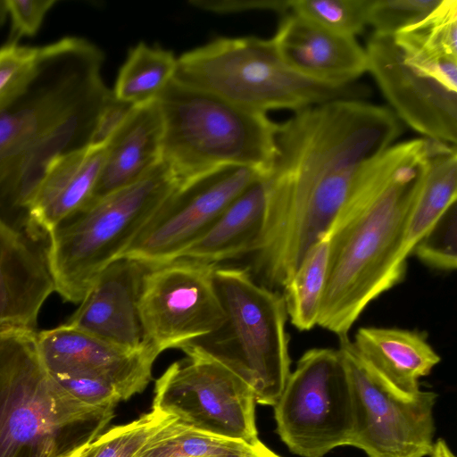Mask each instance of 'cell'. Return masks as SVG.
I'll return each instance as SVG.
<instances>
[{"label":"cell","mask_w":457,"mask_h":457,"mask_svg":"<svg viewBox=\"0 0 457 457\" xmlns=\"http://www.w3.org/2000/svg\"><path fill=\"white\" fill-rule=\"evenodd\" d=\"M400 134L391 110L361 99L312 105L278 124L275 159L262 177L264 224L245 266L258 283L283 287L330 228L361 168Z\"/></svg>","instance_id":"6da1fadb"},{"label":"cell","mask_w":457,"mask_h":457,"mask_svg":"<svg viewBox=\"0 0 457 457\" xmlns=\"http://www.w3.org/2000/svg\"><path fill=\"white\" fill-rule=\"evenodd\" d=\"M104 54L75 36L42 46L25 89L0 112V219L38 236L29 209L58 156L90 146L113 92L102 77Z\"/></svg>","instance_id":"7a4b0ae2"},{"label":"cell","mask_w":457,"mask_h":457,"mask_svg":"<svg viewBox=\"0 0 457 457\" xmlns=\"http://www.w3.org/2000/svg\"><path fill=\"white\" fill-rule=\"evenodd\" d=\"M431 140L393 144L367 162L327 231L329 252L317 325L338 337L367 306L403 281V237Z\"/></svg>","instance_id":"3957f363"},{"label":"cell","mask_w":457,"mask_h":457,"mask_svg":"<svg viewBox=\"0 0 457 457\" xmlns=\"http://www.w3.org/2000/svg\"><path fill=\"white\" fill-rule=\"evenodd\" d=\"M112 415L54 378L39 356L36 330H0V457H62L96 439Z\"/></svg>","instance_id":"277c9868"},{"label":"cell","mask_w":457,"mask_h":457,"mask_svg":"<svg viewBox=\"0 0 457 457\" xmlns=\"http://www.w3.org/2000/svg\"><path fill=\"white\" fill-rule=\"evenodd\" d=\"M162 161L179 185L227 166L270 170L278 124L266 113L231 104L174 79L157 99Z\"/></svg>","instance_id":"5b68a950"},{"label":"cell","mask_w":457,"mask_h":457,"mask_svg":"<svg viewBox=\"0 0 457 457\" xmlns=\"http://www.w3.org/2000/svg\"><path fill=\"white\" fill-rule=\"evenodd\" d=\"M178 186L162 161L137 181L87 204L59 223L48 235L47 261L62 299L79 303Z\"/></svg>","instance_id":"8992f818"},{"label":"cell","mask_w":457,"mask_h":457,"mask_svg":"<svg viewBox=\"0 0 457 457\" xmlns=\"http://www.w3.org/2000/svg\"><path fill=\"white\" fill-rule=\"evenodd\" d=\"M174 79L247 110L295 112L337 99H362L363 85L311 80L281 58L272 38L218 37L178 58Z\"/></svg>","instance_id":"52a82bcc"},{"label":"cell","mask_w":457,"mask_h":457,"mask_svg":"<svg viewBox=\"0 0 457 457\" xmlns=\"http://www.w3.org/2000/svg\"><path fill=\"white\" fill-rule=\"evenodd\" d=\"M213 280L225 322L187 345L228 365L253 388L256 403L273 406L291 372L283 296L258 283L245 266L216 264Z\"/></svg>","instance_id":"ba28073f"},{"label":"cell","mask_w":457,"mask_h":457,"mask_svg":"<svg viewBox=\"0 0 457 457\" xmlns=\"http://www.w3.org/2000/svg\"><path fill=\"white\" fill-rule=\"evenodd\" d=\"M273 407L277 433L291 453L323 457L350 445L354 401L339 351H306Z\"/></svg>","instance_id":"9c48e42d"},{"label":"cell","mask_w":457,"mask_h":457,"mask_svg":"<svg viewBox=\"0 0 457 457\" xmlns=\"http://www.w3.org/2000/svg\"><path fill=\"white\" fill-rule=\"evenodd\" d=\"M186 358L155 380L152 409L190 429L256 444L255 395L232 368L204 350L186 345Z\"/></svg>","instance_id":"30bf717a"},{"label":"cell","mask_w":457,"mask_h":457,"mask_svg":"<svg viewBox=\"0 0 457 457\" xmlns=\"http://www.w3.org/2000/svg\"><path fill=\"white\" fill-rule=\"evenodd\" d=\"M337 350L354 401L350 445L368 457H425L434 444V407L437 395L420 390L405 395L387 384L359 354L348 336Z\"/></svg>","instance_id":"8fae6325"},{"label":"cell","mask_w":457,"mask_h":457,"mask_svg":"<svg viewBox=\"0 0 457 457\" xmlns=\"http://www.w3.org/2000/svg\"><path fill=\"white\" fill-rule=\"evenodd\" d=\"M216 264L179 258L144 277L138 312L144 342L160 353L218 330L226 315L218 296Z\"/></svg>","instance_id":"7c38bea8"},{"label":"cell","mask_w":457,"mask_h":457,"mask_svg":"<svg viewBox=\"0 0 457 457\" xmlns=\"http://www.w3.org/2000/svg\"><path fill=\"white\" fill-rule=\"evenodd\" d=\"M262 176L253 169L227 166L179 185L121 257L150 267L179 259L229 204Z\"/></svg>","instance_id":"4fadbf2b"},{"label":"cell","mask_w":457,"mask_h":457,"mask_svg":"<svg viewBox=\"0 0 457 457\" xmlns=\"http://www.w3.org/2000/svg\"><path fill=\"white\" fill-rule=\"evenodd\" d=\"M365 52L367 71L397 116L425 138L455 145L457 91L410 66L394 37L373 33Z\"/></svg>","instance_id":"5bb4252c"},{"label":"cell","mask_w":457,"mask_h":457,"mask_svg":"<svg viewBox=\"0 0 457 457\" xmlns=\"http://www.w3.org/2000/svg\"><path fill=\"white\" fill-rule=\"evenodd\" d=\"M39 356L52 376L92 377L110 384L121 401L142 393L160 353L145 344L128 350L64 323L37 332Z\"/></svg>","instance_id":"9a60e30c"},{"label":"cell","mask_w":457,"mask_h":457,"mask_svg":"<svg viewBox=\"0 0 457 457\" xmlns=\"http://www.w3.org/2000/svg\"><path fill=\"white\" fill-rule=\"evenodd\" d=\"M151 268L125 257L113 261L66 323L128 350L142 348L145 343L138 302L144 277Z\"/></svg>","instance_id":"2e32d148"},{"label":"cell","mask_w":457,"mask_h":457,"mask_svg":"<svg viewBox=\"0 0 457 457\" xmlns=\"http://www.w3.org/2000/svg\"><path fill=\"white\" fill-rule=\"evenodd\" d=\"M47 245L48 237L0 219V330H35L44 303L54 292Z\"/></svg>","instance_id":"e0dca14e"},{"label":"cell","mask_w":457,"mask_h":457,"mask_svg":"<svg viewBox=\"0 0 457 457\" xmlns=\"http://www.w3.org/2000/svg\"><path fill=\"white\" fill-rule=\"evenodd\" d=\"M281 58L298 74L330 86L354 83L367 71V55L355 37L325 29L291 12L272 38Z\"/></svg>","instance_id":"ac0fdd59"},{"label":"cell","mask_w":457,"mask_h":457,"mask_svg":"<svg viewBox=\"0 0 457 457\" xmlns=\"http://www.w3.org/2000/svg\"><path fill=\"white\" fill-rule=\"evenodd\" d=\"M162 133L157 100L134 106L105 145L100 176L87 204L137 181L157 166Z\"/></svg>","instance_id":"d6986e66"},{"label":"cell","mask_w":457,"mask_h":457,"mask_svg":"<svg viewBox=\"0 0 457 457\" xmlns=\"http://www.w3.org/2000/svg\"><path fill=\"white\" fill-rule=\"evenodd\" d=\"M105 156L104 146H88L55 158L49 165L29 209L38 234L49 233L90 199Z\"/></svg>","instance_id":"ffe728a7"},{"label":"cell","mask_w":457,"mask_h":457,"mask_svg":"<svg viewBox=\"0 0 457 457\" xmlns=\"http://www.w3.org/2000/svg\"><path fill=\"white\" fill-rule=\"evenodd\" d=\"M359 354L394 389L419 392V380L440 362L425 334L396 328H360L352 341Z\"/></svg>","instance_id":"44dd1931"},{"label":"cell","mask_w":457,"mask_h":457,"mask_svg":"<svg viewBox=\"0 0 457 457\" xmlns=\"http://www.w3.org/2000/svg\"><path fill=\"white\" fill-rule=\"evenodd\" d=\"M262 177L241 192L180 258L219 264L248 257L261 236L265 220L266 192Z\"/></svg>","instance_id":"7402d4cb"},{"label":"cell","mask_w":457,"mask_h":457,"mask_svg":"<svg viewBox=\"0 0 457 457\" xmlns=\"http://www.w3.org/2000/svg\"><path fill=\"white\" fill-rule=\"evenodd\" d=\"M403 60L430 75L457 69V1L441 0L427 16L394 36Z\"/></svg>","instance_id":"603a6c76"},{"label":"cell","mask_w":457,"mask_h":457,"mask_svg":"<svg viewBox=\"0 0 457 457\" xmlns=\"http://www.w3.org/2000/svg\"><path fill=\"white\" fill-rule=\"evenodd\" d=\"M456 146L431 139L427 167L404 232L403 248L407 257L433 224L456 202Z\"/></svg>","instance_id":"cb8c5ba5"},{"label":"cell","mask_w":457,"mask_h":457,"mask_svg":"<svg viewBox=\"0 0 457 457\" xmlns=\"http://www.w3.org/2000/svg\"><path fill=\"white\" fill-rule=\"evenodd\" d=\"M177 62L171 51L137 44L120 70L114 96L133 106L157 100L174 79Z\"/></svg>","instance_id":"d4e9b609"},{"label":"cell","mask_w":457,"mask_h":457,"mask_svg":"<svg viewBox=\"0 0 457 457\" xmlns=\"http://www.w3.org/2000/svg\"><path fill=\"white\" fill-rule=\"evenodd\" d=\"M328 252L329 238L325 233L309 248L282 287L287 318L300 331L310 330L317 325Z\"/></svg>","instance_id":"484cf974"},{"label":"cell","mask_w":457,"mask_h":457,"mask_svg":"<svg viewBox=\"0 0 457 457\" xmlns=\"http://www.w3.org/2000/svg\"><path fill=\"white\" fill-rule=\"evenodd\" d=\"M261 441L249 444L190 429L173 420L143 449L138 457H270Z\"/></svg>","instance_id":"4316f807"},{"label":"cell","mask_w":457,"mask_h":457,"mask_svg":"<svg viewBox=\"0 0 457 457\" xmlns=\"http://www.w3.org/2000/svg\"><path fill=\"white\" fill-rule=\"evenodd\" d=\"M175 420L151 409L129 423L100 434L90 443L87 457H138L160 431Z\"/></svg>","instance_id":"83f0119b"},{"label":"cell","mask_w":457,"mask_h":457,"mask_svg":"<svg viewBox=\"0 0 457 457\" xmlns=\"http://www.w3.org/2000/svg\"><path fill=\"white\" fill-rule=\"evenodd\" d=\"M371 0H289L292 12L337 34L355 37L368 25Z\"/></svg>","instance_id":"f1b7e54d"},{"label":"cell","mask_w":457,"mask_h":457,"mask_svg":"<svg viewBox=\"0 0 457 457\" xmlns=\"http://www.w3.org/2000/svg\"><path fill=\"white\" fill-rule=\"evenodd\" d=\"M41 46L10 40L0 46V112L25 89L40 58Z\"/></svg>","instance_id":"f546056e"},{"label":"cell","mask_w":457,"mask_h":457,"mask_svg":"<svg viewBox=\"0 0 457 457\" xmlns=\"http://www.w3.org/2000/svg\"><path fill=\"white\" fill-rule=\"evenodd\" d=\"M450 205L415 245L412 253L430 268L451 271L457 265V208Z\"/></svg>","instance_id":"4dcf8cb0"},{"label":"cell","mask_w":457,"mask_h":457,"mask_svg":"<svg viewBox=\"0 0 457 457\" xmlns=\"http://www.w3.org/2000/svg\"><path fill=\"white\" fill-rule=\"evenodd\" d=\"M441 0H371L368 25L374 34L394 37L427 16Z\"/></svg>","instance_id":"1f68e13d"},{"label":"cell","mask_w":457,"mask_h":457,"mask_svg":"<svg viewBox=\"0 0 457 457\" xmlns=\"http://www.w3.org/2000/svg\"><path fill=\"white\" fill-rule=\"evenodd\" d=\"M53 377L67 392L88 405L113 411L121 401L115 388L101 379L84 376Z\"/></svg>","instance_id":"d6a6232c"},{"label":"cell","mask_w":457,"mask_h":457,"mask_svg":"<svg viewBox=\"0 0 457 457\" xmlns=\"http://www.w3.org/2000/svg\"><path fill=\"white\" fill-rule=\"evenodd\" d=\"M56 3V0H7L11 40L36 35L46 13Z\"/></svg>","instance_id":"836d02e7"},{"label":"cell","mask_w":457,"mask_h":457,"mask_svg":"<svg viewBox=\"0 0 457 457\" xmlns=\"http://www.w3.org/2000/svg\"><path fill=\"white\" fill-rule=\"evenodd\" d=\"M133 108V105L118 100L113 95L99 117L90 145L104 146Z\"/></svg>","instance_id":"e575fe53"},{"label":"cell","mask_w":457,"mask_h":457,"mask_svg":"<svg viewBox=\"0 0 457 457\" xmlns=\"http://www.w3.org/2000/svg\"><path fill=\"white\" fill-rule=\"evenodd\" d=\"M430 457H456L443 438H438L433 444Z\"/></svg>","instance_id":"d590c367"},{"label":"cell","mask_w":457,"mask_h":457,"mask_svg":"<svg viewBox=\"0 0 457 457\" xmlns=\"http://www.w3.org/2000/svg\"><path fill=\"white\" fill-rule=\"evenodd\" d=\"M92 441L87 442L73 450L68 452L62 457H87V453L88 450V446Z\"/></svg>","instance_id":"8d00e7d4"},{"label":"cell","mask_w":457,"mask_h":457,"mask_svg":"<svg viewBox=\"0 0 457 457\" xmlns=\"http://www.w3.org/2000/svg\"><path fill=\"white\" fill-rule=\"evenodd\" d=\"M8 16L7 0H0V26L3 25Z\"/></svg>","instance_id":"74e56055"},{"label":"cell","mask_w":457,"mask_h":457,"mask_svg":"<svg viewBox=\"0 0 457 457\" xmlns=\"http://www.w3.org/2000/svg\"><path fill=\"white\" fill-rule=\"evenodd\" d=\"M270 457H280V456L274 454L273 456H270Z\"/></svg>","instance_id":"f35d334b"}]
</instances>
